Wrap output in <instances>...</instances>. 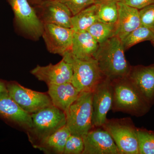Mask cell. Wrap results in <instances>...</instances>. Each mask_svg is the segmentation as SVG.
<instances>
[{
    "instance_id": "cell-1",
    "label": "cell",
    "mask_w": 154,
    "mask_h": 154,
    "mask_svg": "<svg viewBox=\"0 0 154 154\" xmlns=\"http://www.w3.org/2000/svg\"><path fill=\"white\" fill-rule=\"evenodd\" d=\"M125 51L122 41L116 36L99 44L95 59L105 79L113 82L127 77L131 66L125 58Z\"/></svg>"
},
{
    "instance_id": "cell-2",
    "label": "cell",
    "mask_w": 154,
    "mask_h": 154,
    "mask_svg": "<svg viewBox=\"0 0 154 154\" xmlns=\"http://www.w3.org/2000/svg\"><path fill=\"white\" fill-rule=\"evenodd\" d=\"M112 83L113 102L111 109L113 111L138 116L147 110L149 102L127 77Z\"/></svg>"
},
{
    "instance_id": "cell-3",
    "label": "cell",
    "mask_w": 154,
    "mask_h": 154,
    "mask_svg": "<svg viewBox=\"0 0 154 154\" xmlns=\"http://www.w3.org/2000/svg\"><path fill=\"white\" fill-rule=\"evenodd\" d=\"M31 116L32 126L27 133L33 147L66 125L65 113L53 105L32 113Z\"/></svg>"
},
{
    "instance_id": "cell-4",
    "label": "cell",
    "mask_w": 154,
    "mask_h": 154,
    "mask_svg": "<svg viewBox=\"0 0 154 154\" xmlns=\"http://www.w3.org/2000/svg\"><path fill=\"white\" fill-rule=\"evenodd\" d=\"M93 92L80 93L76 100L65 112L66 126L71 134L83 137L93 128Z\"/></svg>"
},
{
    "instance_id": "cell-5",
    "label": "cell",
    "mask_w": 154,
    "mask_h": 154,
    "mask_svg": "<svg viewBox=\"0 0 154 154\" xmlns=\"http://www.w3.org/2000/svg\"><path fill=\"white\" fill-rule=\"evenodd\" d=\"M62 57L65 60L71 65L73 75L71 83L80 93L93 92L96 86L105 79L96 59H79L70 51Z\"/></svg>"
},
{
    "instance_id": "cell-6",
    "label": "cell",
    "mask_w": 154,
    "mask_h": 154,
    "mask_svg": "<svg viewBox=\"0 0 154 154\" xmlns=\"http://www.w3.org/2000/svg\"><path fill=\"white\" fill-rule=\"evenodd\" d=\"M102 127L113 138L120 154H139L137 128L130 118L107 119Z\"/></svg>"
},
{
    "instance_id": "cell-7",
    "label": "cell",
    "mask_w": 154,
    "mask_h": 154,
    "mask_svg": "<svg viewBox=\"0 0 154 154\" xmlns=\"http://www.w3.org/2000/svg\"><path fill=\"white\" fill-rule=\"evenodd\" d=\"M14 12L17 30L34 40L42 36L43 24L28 0H7Z\"/></svg>"
},
{
    "instance_id": "cell-8",
    "label": "cell",
    "mask_w": 154,
    "mask_h": 154,
    "mask_svg": "<svg viewBox=\"0 0 154 154\" xmlns=\"http://www.w3.org/2000/svg\"><path fill=\"white\" fill-rule=\"evenodd\" d=\"M7 89L11 98L30 114L53 105L48 94L28 89L16 81L7 82Z\"/></svg>"
},
{
    "instance_id": "cell-9",
    "label": "cell",
    "mask_w": 154,
    "mask_h": 154,
    "mask_svg": "<svg viewBox=\"0 0 154 154\" xmlns=\"http://www.w3.org/2000/svg\"><path fill=\"white\" fill-rule=\"evenodd\" d=\"M93 127H102L107 120V115L113 102V86L107 79L102 80L93 91Z\"/></svg>"
},
{
    "instance_id": "cell-10",
    "label": "cell",
    "mask_w": 154,
    "mask_h": 154,
    "mask_svg": "<svg viewBox=\"0 0 154 154\" xmlns=\"http://www.w3.org/2000/svg\"><path fill=\"white\" fill-rule=\"evenodd\" d=\"M74 31L53 24H43L42 37L48 51L62 56L71 51Z\"/></svg>"
},
{
    "instance_id": "cell-11",
    "label": "cell",
    "mask_w": 154,
    "mask_h": 154,
    "mask_svg": "<svg viewBox=\"0 0 154 154\" xmlns=\"http://www.w3.org/2000/svg\"><path fill=\"white\" fill-rule=\"evenodd\" d=\"M83 138L82 154H120L113 138L102 127L93 128Z\"/></svg>"
},
{
    "instance_id": "cell-12",
    "label": "cell",
    "mask_w": 154,
    "mask_h": 154,
    "mask_svg": "<svg viewBox=\"0 0 154 154\" xmlns=\"http://www.w3.org/2000/svg\"><path fill=\"white\" fill-rule=\"evenodd\" d=\"M30 73L47 85L71 82L73 71L71 65L63 58L56 64L50 63L46 66L37 65Z\"/></svg>"
},
{
    "instance_id": "cell-13",
    "label": "cell",
    "mask_w": 154,
    "mask_h": 154,
    "mask_svg": "<svg viewBox=\"0 0 154 154\" xmlns=\"http://www.w3.org/2000/svg\"><path fill=\"white\" fill-rule=\"evenodd\" d=\"M38 3V10L36 13L43 24H53L71 28L73 15L66 6L57 0Z\"/></svg>"
},
{
    "instance_id": "cell-14",
    "label": "cell",
    "mask_w": 154,
    "mask_h": 154,
    "mask_svg": "<svg viewBox=\"0 0 154 154\" xmlns=\"http://www.w3.org/2000/svg\"><path fill=\"white\" fill-rule=\"evenodd\" d=\"M0 117L27 131L32 127L31 114L23 110L7 91L0 93Z\"/></svg>"
},
{
    "instance_id": "cell-15",
    "label": "cell",
    "mask_w": 154,
    "mask_h": 154,
    "mask_svg": "<svg viewBox=\"0 0 154 154\" xmlns=\"http://www.w3.org/2000/svg\"><path fill=\"white\" fill-rule=\"evenodd\" d=\"M118 17L114 36L121 41L141 25L139 10L117 2Z\"/></svg>"
},
{
    "instance_id": "cell-16",
    "label": "cell",
    "mask_w": 154,
    "mask_h": 154,
    "mask_svg": "<svg viewBox=\"0 0 154 154\" xmlns=\"http://www.w3.org/2000/svg\"><path fill=\"white\" fill-rule=\"evenodd\" d=\"M127 78L140 91L146 100L154 99V64L149 66H131Z\"/></svg>"
},
{
    "instance_id": "cell-17",
    "label": "cell",
    "mask_w": 154,
    "mask_h": 154,
    "mask_svg": "<svg viewBox=\"0 0 154 154\" xmlns=\"http://www.w3.org/2000/svg\"><path fill=\"white\" fill-rule=\"evenodd\" d=\"M99 45V43L88 31H74L70 51L79 59H95Z\"/></svg>"
},
{
    "instance_id": "cell-18",
    "label": "cell",
    "mask_w": 154,
    "mask_h": 154,
    "mask_svg": "<svg viewBox=\"0 0 154 154\" xmlns=\"http://www.w3.org/2000/svg\"><path fill=\"white\" fill-rule=\"evenodd\" d=\"M48 94L53 105L65 113L79 97L80 92L71 82L49 85Z\"/></svg>"
},
{
    "instance_id": "cell-19",
    "label": "cell",
    "mask_w": 154,
    "mask_h": 154,
    "mask_svg": "<svg viewBox=\"0 0 154 154\" xmlns=\"http://www.w3.org/2000/svg\"><path fill=\"white\" fill-rule=\"evenodd\" d=\"M71 133L66 125L33 147L46 154H63L65 146Z\"/></svg>"
},
{
    "instance_id": "cell-20",
    "label": "cell",
    "mask_w": 154,
    "mask_h": 154,
    "mask_svg": "<svg viewBox=\"0 0 154 154\" xmlns=\"http://www.w3.org/2000/svg\"><path fill=\"white\" fill-rule=\"evenodd\" d=\"M97 21V5L94 4L72 16L71 28L75 32L87 31Z\"/></svg>"
},
{
    "instance_id": "cell-21",
    "label": "cell",
    "mask_w": 154,
    "mask_h": 154,
    "mask_svg": "<svg viewBox=\"0 0 154 154\" xmlns=\"http://www.w3.org/2000/svg\"><path fill=\"white\" fill-rule=\"evenodd\" d=\"M98 21L104 23L115 24L118 17V6L116 0L97 3Z\"/></svg>"
},
{
    "instance_id": "cell-22",
    "label": "cell",
    "mask_w": 154,
    "mask_h": 154,
    "mask_svg": "<svg viewBox=\"0 0 154 154\" xmlns=\"http://www.w3.org/2000/svg\"><path fill=\"white\" fill-rule=\"evenodd\" d=\"M145 41H154V30L141 25L122 41L126 50L136 44Z\"/></svg>"
},
{
    "instance_id": "cell-23",
    "label": "cell",
    "mask_w": 154,
    "mask_h": 154,
    "mask_svg": "<svg viewBox=\"0 0 154 154\" xmlns=\"http://www.w3.org/2000/svg\"><path fill=\"white\" fill-rule=\"evenodd\" d=\"M99 44L114 36L115 24L97 21L87 30Z\"/></svg>"
},
{
    "instance_id": "cell-24",
    "label": "cell",
    "mask_w": 154,
    "mask_h": 154,
    "mask_svg": "<svg viewBox=\"0 0 154 154\" xmlns=\"http://www.w3.org/2000/svg\"><path fill=\"white\" fill-rule=\"evenodd\" d=\"M139 154H154V132L137 129Z\"/></svg>"
},
{
    "instance_id": "cell-25",
    "label": "cell",
    "mask_w": 154,
    "mask_h": 154,
    "mask_svg": "<svg viewBox=\"0 0 154 154\" xmlns=\"http://www.w3.org/2000/svg\"><path fill=\"white\" fill-rule=\"evenodd\" d=\"M85 145L82 137L71 134L65 146L64 154H82Z\"/></svg>"
},
{
    "instance_id": "cell-26",
    "label": "cell",
    "mask_w": 154,
    "mask_h": 154,
    "mask_svg": "<svg viewBox=\"0 0 154 154\" xmlns=\"http://www.w3.org/2000/svg\"><path fill=\"white\" fill-rule=\"evenodd\" d=\"M68 8L73 16L95 4L94 0H57Z\"/></svg>"
},
{
    "instance_id": "cell-27",
    "label": "cell",
    "mask_w": 154,
    "mask_h": 154,
    "mask_svg": "<svg viewBox=\"0 0 154 154\" xmlns=\"http://www.w3.org/2000/svg\"><path fill=\"white\" fill-rule=\"evenodd\" d=\"M141 24L154 30V4L139 10Z\"/></svg>"
},
{
    "instance_id": "cell-28",
    "label": "cell",
    "mask_w": 154,
    "mask_h": 154,
    "mask_svg": "<svg viewBox=\"0 0 154 154\" xmlns=\"http://www.w3.org/2000/svg\"><path fill=\"white\" fill-rule=\"evenodd\" d=\"M120 2L140 10L154 4V0H116Z\"/></svg>"
},
{
    "instance_id": "cell-29",
    "label": "cell",
    "mask_w": 154,
    "mask_h": 154,
    "mask_svg": "<svg viewBox=\"0 0 154 154\" xmlns=\"http://www.w3.org/2000/svg\"><path fill=\"white\" fill-rule=\"evenodd\" d=\"M7 82L6 81L0 79V93L7 91Z\"/></svg>"
},
{
    "instance_id": "cell-30",
    "label": "cell",
    "mask_w": 154,
    "mask_h": 154,
    "mask_svg": "<svg viewBox=\"0 0 154 154\" xmlns=\"http://www.w3.org/2000/svg\"><path fill=\"white\" fill-rule=\"evenodd\" d=\"M112 1V0H94L95 4L97 3L102 2H106V1Z\"/></svg>"
},
{
    "instance_id": "cell-31",
    "label": "cell",
    "mask_w": 154,
    "mask_h": 154,
    "mask_svg": "<svg viewBox=\"0 0 154 154\" xmlns=\"http://www.w3.org/2000/svg\"><path fill=\"white\" fill-rule=\"evenodd\" d=\"M53 1V0H37V2H38V3L40 2H45V1Z\"/></svg>"
},
{
    "instance_id": "cell-32",
    "label": "cell",
    "mask_w": 154,
    "mask_h": 154,
    "mask_svg": "<svg viewBox=\"0 0 154 154\" xmlns=\"http://www.w3.org/2000/svg\"><path fill=\"white\" fill-rule=\"evenodd\" d=\"M152 44L153 45V46L154 47V41L152 42Z\"/></svg>"
}]
</instances>
